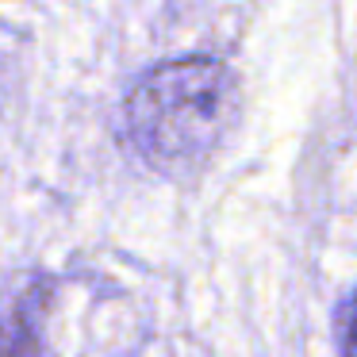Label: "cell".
<instances>
[{
  "label": "cell",
  "mask_w": 357,
  "mask_h": 357,
  "mask_svg": "<svg viewBox=\"0 0 357 357\" xmlns=\"http://www.w3.org/2000/svg\"><path fill=\"white\" fill-rule=\"evenodd\" d=\"M346 349H349V357H357V303H354V315H349V331H346Z\"/></svg>",
  "instance_id": "3957f363"
},
{
  "label": "cell",
  "mask_w": 357,
  "mask_h": 357,
  "mask_svg": "<svg viewBox=\"0 0 357 357\" xmlns=\"http://www.w3.org/2000/svg\"><path fill=\"white\" fill-rule=\"evenodd\" d=\"M238 116L234 73L215 58H177L135 85L127 96L131 146L154 169H196L204 165Z\"/></svg>",
  "instance_id": "6da1fadb"
},
{
  "label": "cell",
  "mask_w": 357,
  "mask_h": 357,
  "mask_svg": "<svg viewBox=\"0 0 357 357\" xmlns=\"http://www.w3.org/2000/svg\"><path fill=\"white\" fill-rule=\"evenodd\" d=\"M54 288L43 277H27L0 292V357H47L43 326Z\"/></svg>",
  "instance_id": "7a4b0ae2"
}]
</instances>
